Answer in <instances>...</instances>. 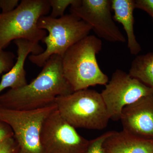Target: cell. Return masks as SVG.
Masks as SVG:
<instances>
[{
	"label": "cell",
	"instance_id": "6da1fadb",
	"mask_svg": "<svg viewBox=\"0 0 153 153\" xmlns=\"http://www.w3.org/2000/svg\"><path fill=\"white\" fill-rule=\"evenodd\" d=\"M73 92L63 75L62 57L53 55L30 83L0 94V106L18 110L39 109L55 103L58 97Z\"/></svg>",
	"mask_w": 153,
	"mask_h": 153
},
{
	"label": "cell",
	"instance_id": "7a4b0ae2",
	"mask_svg": "<svg viewBox=\"0 0 153 153\" xmlns=\"http://www.w3.org/2000/svg\"><path fill=\"white\" fill-rule=\"evenodd\" d=\"M102 48L100 39L88 35L71 46L63 55V75L74 92L90 86L105 85L109 81L97 60L96 55Z\"/></svg>",
	"mask_w": 153,
	"mask_h": 153
},
{
	"label": "cell",
	"instance_id": "3957f363",
	"mask_svg": "<svg viewBox=\"0 0 153 153\" xmlns=\"http://www.w3.org/2000/svg\"><path fill=\"white\" fill-rule=\"evenodd\" d=\"M50 9L49 0H22L13 10L0 13V48L4 49L17 39L39 44L47 32L38 27V21Z\"/></svg>",
	"mask_w": 153,
	"mask_h": 153
},
{
	"label": "cell",
	"instance_id": "277c9868",
	"mask_svg": "<svg viewBox=\"0 0 153 153\" xmlns=\"http://www.w3.org/2000/svg\"><path fill=\"white\" fill-rule=\"evenodd\" d=\"M40 29L47 30L48 35L42 40L46 49L41 54L31 55L29 59L32 63L43 67L51 56L63 57L71 46L88 36L92 28L73 14H66L58 18L44 16L38 20Z\"/></svg>",
	"mask_w": 153,
	"mask_h": 153
},
{
	"label": "cell",
	"instance_id": "5b68a950",
	"mask_svg": "<svg viewBox=\"0 0 153 153\" xmlns=\"http://www.w3.org/2000/svg\"><path fill=\"white\" fill-rule=\"evenodd\" d=\"M55 103L61 116L75 128L103 129L110 120L101 94L83 89L57 97Z\"/></svg>",
	"mask_w": 153,
	"mask_h": 153
},
{
	"label": "cell",
	"instance_id": "8992f818",
	"mask_svg": "<svg viewBox=\"0 0 153 153\" xmlns=\"http://www.w3.org/2000/svg\"><path fill=\"white\" fill-rule=\"evenodd\" d=\"M55 103L32 110H18L0 106V121L8 125L16 142V153H44L41 133L45 121L57 109Z\"/></svg>",
	"mask_w": 153,
	"mask_h": 153
},
{
	"label": "cell",
	"instance_id": "52a82bcc",
	"mask_svg": "<svg viewBox=\"0 0 153 153\" xmlns=\"http://www.w3.org/2000/svg\"><path fill=\"white\" fill-rule=\"evenodd\" d=\"M100 94L110 120L117 121L124 107L143 97L153 95V89L128 73L117 69Z\"/></svg>",
	"mask_w": 153,
	"mask_h": 153
},
{
	"label": "cell",
	"instance_id": "ba28073f",
	"mask_svg": "<svg viewBox=\"0 0 153 153\" xmlns=\"http://www.w3.org/2000/svg\"><path fill=\"white\" fill-rule=\"evenodd\" d=\"M40 140L44 153H86L89 142L63 118L57 108L44 122Z\"/></svg>",
	"mask_w": 153,
	"mask_h": 153
},
{
	"label": "cell",
	"instance_id": "9c48e42d",
	"mask_svg": "<svg viewBox=\"0 0 153 153\" xmlns=\"http://www.w3.org/2000/svg\"><path fill=\"white\" fill-rule=\"evenodd\" d=\"M111 0H77L70 7L71 14L92 28L98 37L111 42L124 43L125 37L114 22Z\"/></svg>",
	"mask_w": 153,
	"mask_h": 153
},
{
	"label": "cell",
	"instance_id": "30bf717a",
	"mask_svg": "<svg viewBox=\"0 0 153 153\" xmlns=\"http://www.w3.org/2000/svg\"><path fill=\"white\" fill-rule=\"evenodd\" d=\"M120 120L124 131L153 140V95L143 97L124 107Z\"/></svg>",
	"mask_w": 153,
	"mask_h": 153
},
{
	"label": "cell",
	"instance_id": "8fae6325",
	"mask_svg": "<svg viewBox=\"0 0 153 153\" xmlns=\"http://www.w3.org/2000/svg\"><path fill=\"white\" fill-rule=\"evenodd\" d=\"M17 47V61L10 70L3 75L0 82V93L7 88L16 89L27 84L25 64L26 58L30 53L38 55L44 49L39 44L25 40L17 39L14 41Z\"/></svg>",
	"mask_w": 153,
	"mask_h": 153
},
{
	"label": "cell",
	"instance_id": "7c38bea8",
	"mask_svg": "<svg viewBox=\"0 0 153 153\" xmlns=\"http://www.w3.org/2000/svg\"><path fill=\"white\" fill-rule=\"evenodd\" d=\"M105 153H153V140L140 137L123 130L113 131L104 141Z\"/></svg>",
	"mask_w": 153,
	"mask_h": 153
},
{
	"label": "cell",
	"instance_id": "4fadbf2b",
	"mask_svg": "<svg viewBox=\"0 0 153 153\" xmlns=\"http://www.w3.org/2000/svg\"><path fill=\"white\" fill-rule=\"evenodd\" d=\"M114 19L123 26L127 37L128 48L131 54L137 55L141 50L134 31L135 0H111Z\"/></svg>",
	"mask_w": 153,
	"mask_h": 153
},
{
	"label": "cell",
	"instance_id": "5bb4252c",
	"mask_svg": "<svg viewBox=\"0 0 153 153\" xmlns=\"http://www.w3.org/2000/svg\"><path fill=\"white\" fill-rule=\"evenodd\" d=\"M128 74L153 89V52L136 57Z\"/></svg>",
	"mask_w": 153,
	"mask_h": 153
},
{
	"label": "cell",
	"instance_id": "9a60e30c",
	"mask_svg": "<svg viewBox=\"0 0 153 153\" xmlns=\"http://www.w3.org/2000/svg\"><path fill=\"white\" fill-rule=\"evenodd\" d=\"M52 8L50 16L58 18L64 15V12L68 6L73 5L77 0H49Z\"/></svg>",
	"mask_w": 153,
	"mask_h": 153
},
{
	"label": "cell",
	"instance_id": "2e32d148",
	"mask_svg": "<svg viewBox=\"0 0 153 153\" xmlns=\"http://www.w3.org/2000/svg\"><path fill=\"white\" fill-rule=\"evenodd\" d=\"M113 131L106 132L97 137L89 140L86 153H105L103 148V143L111 134Z\"/></svg>",
	"mask_w": 153,
	"mask_h": 153
},
{
	"label": "cell",
	"instance_id": "e0dca14e",
	"mask_svg": "<svg viewBox=\"0 0 153 153\" xmlns=\"http://www.w3.org/2000/svg\"><path fill=\"white\" fill-rule=\"evenodd\" d=\"M16 56L13 52L0 48V74L8 72L13 66Z\"/></svg>",
	"mask_w": 153,
	"mask_h": 153
},
{
	"label": "cell",
	"instance_id": "ac0fdd59",
	"mask_svg": "<svg viewBox=\"0 0 153 153\" xmlns=\"http://www.w3.org/2000/svg\"><path fill=\"white\" fill-rule=\"evenodd\" d=\"M18 146L14 137H10L0 144V153H16Z\"/></svg>",
	"mask_w": 153,
	"mask_h": 153
},
{
	"label": "cell",
	"instance_id": "d6986e66",
	"mask_svg": "<svg viewBox=\"0 0 153 153\" xmlns=\"http://www.w3.org/2000/svg\"><path fill=\"white\" fill-rule=\"evenodd\" d=\"M19 5V0H0V9L2 13H10L15 10Z\"/></svg>",
	"mask_w": 153,
	"mask_h": 153
},
{
	"label": "cell",
	"instance_id": "ffe728a7",
	"mask_svg": "<svg viewBox=\"0 0 153 153\" xmlns=\"http://www.w3.org/2000/svg\"><path fill=\"white\" fill-rule=\"evenodd\" d=\"M12 137H14V133L10 127L0 121V144Z\"/></svg>",
	"mask_w": 153,
	"mask_h": 153
},
{
	"label": "cell",
	"instance_id": "44dd1931",
	"mask_svg": "<svg viewBox=\"0 0 153 153\" xmlns=\"http://www.w3.org/2000/svg\"><path fill=\"white\" fill-rule=\"evenodd\" d=\"M152 17L153 19V15H152Z\"/></svg>",
	"mask_w": 153,
	"mask_h": 153
}]
</instances>
